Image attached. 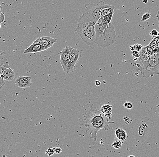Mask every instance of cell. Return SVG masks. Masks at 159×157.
Wrapping results in <instances>:
<instances>
[{
  "label": "cell",
  "instance_id": "6da1fadb",
  "mask_svg": "<svg viewBox=\"0 0 159 157\" xmlns=\"http://www.w3.org/2000/svg\"><path fill=\"white\" fill-rule=\"evenodd\" d=\"M83 122L87 128L86 131L91 135L90 139H93L94 141H97V133L100 130H111L109 124L114 123V122L109 121V118L105 117L101 111L94 107L85 111Z\"/></svg>",
  "mask_w": 159,
  "mask_h": 157
},
{
  "label": "cell",
  "instance_id": "7a4b0ae2",
  "mask_svg": "<svg viewBox=\"0 0 159 157\" xmlns=\"http://www.w3.org/2000/svg\"><path fill=\"white\" fill-rule=\"evenodd\" d=\"M96 22L84 14H83L75 21L74 24L76 25L75 34L80 37L87 45H93L94 44L96 38Z\"/></svg>",
  "mask_w": 159,
  "mask_h": 157
},
{
  "label": "cell",
  "instance_id": "3957f363",
  "mask_svg": "<svg viewBox=\"0 0 159 157\" xmlns=\"http://www.w3.org/2000/svg\"><path fill=\"white\" fill-rule=\"evenodd\" d=\"M95 33L96 38L94 43L103 48L113 45L116 41L115 28L111 23L103 29L99 19L95 24Z\"/></svg>",
  "mask_w": 159,
  "mask_h": 157
},
{
  "label": "cell",
  "instance_id": "277c9868",
  "mask_svg": "<svg viewBox=\"0 0 159 157\" xmlns=\"http://www.w3.org/2000/svg\"><path fill=\"white\" fill-rule=\"evenodd\" d=\"M142 66L137 70L140 71L143 77L149 78L155 75H159V53H155L153 56L144 61H141Z\"/></svg>",
  "mask_w": 159,
  "mask_h": 157
},
{
  "label": "cell",
  "instance_id": "5b68a950",
  "mask_svg": "<svg viewBox=\"0 0 159 157\" xmlns=\"http://www.w3.org/2000/svg\"><path fill=\"white\" fill-rule=\"evenodd\" d=\"M154 126V122L148 117L142 118L135 126L134 133L137 141L143 142L147 140Z\"/></svg>",
  "mask_w": 159,
  "mask_h": 157
},
{
  "label": "cell",
  "instance_id": "8992f818",
  "mask_svg": "<svg viewBox=\"0 0 159 157\" xmlns=\"http://www.w3.org/2000/svg\"><path fill=\"white\" fill-rule=\"evenodd\" d=\"M110 5L106 4L103 1L98 3H87L82 8V13L85 14L95 21L97 22L101 16V13L104 9L110 7Z\"/></svg>",
  "mask_w": 159,
  "mask_h": 157
},
{
  "label": "cell",
  "instance_id": "52a82bcc",
  "mask_svg": "<svg viewBox=\"0 0 159 157\" xmlns=\"http://www.w3.org/2000/svg\"><path fill=\"white\" fill-rule=\"evenodd\" d=\"M82 52L81 51L78 50L76 48L71 47L67 73L73 72L75 70V65L79 59L82 57Z\"/></svg>",
  "mask_w": 159,
  "mask_h": 157
},
{
  "label": "cell",
  "instance_id": "ba28073f",
  "mask_svg": "<svg viewBox=\"0 0 159 157\" xmlns=\"http://www.w3.org/2000/svg\"><path fill=\"white\" fill-rule=\"evenodd\" d=\"M71 49V47L66 46L61 51H60L59 52V54L60 57V63L62 67L63 71L66 73H67Z\"/></svg>",
  "mask_w": 159,
  "mask_h": 157
},
{
  "label": "cell",
  "instance_id": "9c48e42d",
  "mask_svg": "<svg viewBox=\"0 0 159 157\" xmlns=\"http://www.w3.org/2000/svg\"><path fill=\"white\" fill-rule=\"evenodd\" d=\"M57 41V39L53 38L51 37L43 36L37 39L33 43L39 44L48 49L52 47Z\"/></svg>",
  "mask_w": 159,
  "mask_h": 157
},
{
  "label": "cell",
  "instance_id": "30bf717a",
  "mask_svg": "<svg viewBox=\"0 0 159 157\" xmlns=\"http://www.w3.org/2000/svg\"><path fill=\"white\" fill-rule=\"evenodd\" d=\"M15 84L18 87L27 88L31 86L32 79L31 76H19L15 81Z\"/></svg>",
  "mask_w": 159,
  "mask_h": 157
},
{
  "label": "cell",
  "instance_id": "8fae6325",
  "mask_svg": "<svg viewBox=\"0 0 159 157\" xmlns=\"http://www.w3.org/2000/svg\"><path fill=\"white\" fill-rule=\"evenodd\" d=\"M0 72L5 80L11 81L14 78V72L10 68V67L0 66Z\"/></svg>",
  "mask_w": 159,
  "mask_h": 157
},
{
  "label": "cell",
  "instance_id": "7c38bea8",
  "mask_svg": "<svg viewBox=\"0 0 159 157\" xmlns=\"http://www.w3.org/2000/svg\"><path fill=\"white\" fill-rule=\"evenodd\" d=\"M47 49L46 47L39 44L33 43L24 51V53L26 54V53H36L43 51Z\"/></svg>",
  "mask_w": 159,
  "mask_h": 157
},
{
  "label": "cell",
  "instance_id": "4fadbf2b",
  "mask_svg": "<svg viewBox=\"0 0 159 157\" xmlns=\"http://www.w3.org/2000/svg\"><path fill=\"white\" fill-rule=\"evenodd\" d=\"M112 106L109 105H103L101 108V112L104 114V116L109 119H112Z\"/></svg>",
  "mask_w": 159,
  "mask_h": 157
},
{
  "label": "cell",
  "instance_id": "5bb4252c",
  "mask_svg": "<svg viewBox=\"0 0 159 157\" xmlns=\"http://www.w3.org/2000/svg\"><path fill=\"white\" fill-rule=\"evenodd\" d=\"M115 135L116 137L120 141H125L127 139V133L122 128H117L115 131Z\"/></svg>",
  "mask_w": 159,
  "mask_h": 157
},
{
  "label": "cell",
  "instance_id": "9a60e30c",
  "mask_svg": "<svg viewBox=\"0 0 159 157\" xmlns=\"http://www.w3.org/2000/svg\"><path fill=\"white\" fill-rule=\"evenodd\" d=\"M114 9H115V7L114 6H111L110 7L104 9L101 13V16L108 15L111 13H114Z\"/></svg>",
  "mask_w": 159,
  "mask_h": 157
},
{
  "label": "cell",
  "instance_id": "2e32d148",
  "mask_svg": "<svg viewBox=\"0 0 159 157\" xmlns=\"http://www.w3.org/2000/svg\"><path fill=\"white\" fill-rule=\"evenodd\" d=\"M122 146V143L120 141H117L112 144V147L115 149H119Z\"/></svg>",
  "mask_w": 159,
  "mask_h": 157
},
{
  "label": "cell",
  "instance_id": "e0dca14e",
  "mask_svg": "<svg viewBox=\"0 0 159 157\" xmlns=\"http://www.w3.org/2000/svg\"><path fill=\"white\" fill-rule=\"evenodd\" d=\"M151 17V14L149 12H147L146 13L144 14L143 15L142 17V20H141V21L144 22L145 21L148 20Z\"/></svg>",
  "mask_w": 159,
  "mask_h": 157
},
{
  "label": "cell",
  "instance_id": "ac0fdd59",
  "mask_svg": "<svg viewBox=\"0 0 159 157\" xmlns=\"http://www.w3.org/2000/svg\"><path fill=\"white\" fill-rule=\"evenodd\" d=\"M46 155H48L49 156H52L55 153L54 148H49L45 152Z\"/></svg>",
  "mask_w": 159,
  "mask_h": 157
},
{
  "label": "cell",
  "instance_id": "d6986e66",
  "mask_svg": "<svg viewBox=\"0 0 159 157\" xmlns=\"http://www.w3.org/2000/svg\"><path fill=\"white\" fill-rule=\"evenodd\" d=\"M159 39V36H158L154 38V39H153V40L150 43V44L149 45H148L149 47H152V46L154 45H156L157 44V42L158 40Z\"/></svg>",
  "mask_w": 159,
  "mask_h": 157
},
{
  "label": "cell",
  "instance_id": "ffe728a7",
  "mask_svg": "<svg viewBox=\"0 0 159 157\" xmlns=\"http://www.w3.org/2000/svg\"><path fill=\"white\" fill-rule=\"evenodd\" d=\"M151 50L154 53H159V48L157 45H154L151 47Z\"/></svg>",
  "mask_w": 159,
  "mask_h": 157
},
{
  "label": "cell",
  "instance_id": "44dd1931",
  "mask_svg": "<svg viewBox=\"0 0 159 157\" xmlns=\"http://www.w3.org/2000/svg\"><path fill=\"white\" fill-rule=\"evenodd\" d=\"M150 35L154 38L158 36L159 32L157 30H153L151 31V32H150Z\"/></svg>",
  "mask_w": 159,
  "mask_h": 157
},
{
  "label": "cell",
  "instance_id": "7402d4cb",
  "mask_svg": "<svg viewBox=\"0 0 159 157\" xmlns=\"http://www.w3.org/2000/svg\"><path fill=\"white\" fill-rule=\"evenodd\" d=\"M124 106L127 109H131L133 108V104L130 102H126L124 104Z\"/></svg>",
  "mask_w": 159,
  "mask_h": 157
},
{
  "label": "cell",
  "instance_id": "603a6c76",
  "mask_svg": "<svg viewBox=\"0 0 159 157\" xmlns=\"http://www.w3.org/2000/svg\"><path fill=\"white\" fill-rule=\"evenodd\" d=\"M5 21V15L2 12H0V24L2 23Z\"/></svg>",
  "mask_w": 159,
  "mask_h": 157
},
{
  "label": "cell",
  "instance_id": "cb8c5ba5",
  "mask_svg": "<svg viewBox=\"0 0 159 157\" xmlns=\"http://www.w3.org/2000/svg\"><path fill=\"white\" fill-rule=\"evenodd\" d=\"M132 54H133V56H134V57H140V53L139 51L137 50L133 51V53H132Z\"/></svg>",
  "mask_w": 159,
  "mask_h": 157
},
{
  "label": "cell",
  "instance_id": "d4e9b609",
  "mask_svg": "<svg viewBox=\"0 0 159 157\" xmlns=\"http://www.w3.org/2000/svg\"><path fill=\"white\" fill-rule=\"evenodd\" d=\"M55 153L57 154H60L62 152V150L59 147H55L54 148Z\"/></svg>",
  "mask_w": 159,
  "mask_h": 157
},
{
  "label": "cell",
  "instance_id": "484cf974",
  "mask_svg": "<svg viewBox=\"0 0 159 157\" xmlns=\"http://www.w3.org/2000/svg\"><path fill=\"white\" fill-rule=\"evenodd\" d=\"M4 80V79L3 77L2 76V74H1V72H0V82H1V83H2L4 86L5 85Z\"/></svg>",
  "mask_w": 159,
  "mask_h": 157
},
{
  "label": "cell",
  "instance_id": "4316f807",
  "mask_svg": "<svg viewBox=\"0 0 159 157\" xmlns=\"http://www.w3.org/2000/svg\"><path fill=\"white\" fill-rule=\"evenodd\" d=\"M95 84L96 86H100V84H101V82L99 81H98V80H96V81H95Z\"/></svg>",
  "mask_w": 159,
  "mask_h": 157
},
{
  "label": "cell",
  "instance_id": "83f0119b",
  "mask_svg": "<svg viewBox=\"0 0 159 157\" xmlns=\"http://www.w3.org/2000/svg\"><path fill=\"white\" fill-rule=\"evenodd\" d=\"M156 17H157V20L158 22V26L159 27V11H158Z\"/></svg>",
  "mask_w": 159,
  "mask_h": 157
},
{
  "label": "cell",
  "instance_id": "f1b7e54d",
  "mask_svg": "<svg viewBox=\"0 0 159 157\" xmlns=\"http://www.w3.org/2000/svg\"><path fill=\"white\" fill-rule=\"evenodd\" d=\"M3 56V53H2L1 52H0V59H1V58Z\"/></svg>",
  "mask_w": 159,
  "mask_h": 157
},
{
  "label": "cell",
  "instance_id": "f546056e",
  "mask_svg": "<svg viewBox=\"0 0 159 157\" xmlns=\"http://www.w3.org/2000/svg\"><path fill=\"white\" fill-rule=\"evenodd\" d=\"M3 85L1 83V82H0V91L2 90V87H3Z\"/></svg>",
  "mask_w": 159,
  "mask_h": 157
},
{
  "label": "cell",
  "instance_id": "4dcf8cb0",
  "mask_svg": "<svg viewBox=\"0 0 159 157\" xmlns=\"http://www.w3.org/2000/svg\"><path fill=\"white\" fill-rule=\"evenodd\" d=\"M143 3L147 4L148 2V0H143Z\"/></svg>",
  "mask_w": 159,
  "mask_h": 157
},
{
  "label": "cell",
  "instance_id": "1f68e13d",
  "mask_svg": "<svg viewBox=\"0 0 159 157\" xmlns=\"http://www.w3.org/2000/svg\"><path fill=\"white\" fill-rule=\"evenodd\" d=\"M2 7L1 5H0V12H1V10H2Z\"/></svg>",
  "mask_w": 159,
  "mask_h": 157
},
{
  "label": "cell",
  "instance_id": "d6a6232c",
  "mask_svg": "<svg viewBox=\"0 0 159 157\" xmlns=\"http://www.w3.org/2000/svg\"><path fill=\"white\" fill-rule=\"evenodd\" d=\"M1 24H0V28H1Z\"/></svg>",
  "mask_w": 159,
  "mask_h": 157
}]
</instances>
